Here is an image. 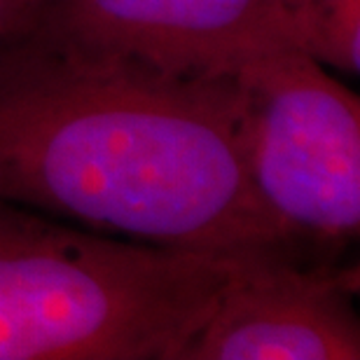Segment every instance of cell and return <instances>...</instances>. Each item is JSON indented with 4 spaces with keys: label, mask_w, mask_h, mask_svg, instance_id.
<instances>
[{
    "label": "cell",
    "mask_w": 360,
    "mask_h": 360,
    "mask_svg": "<svg viewBox=\"0 0 360 360\" xmlns=\"http://www.w3.org/2000/svg\"><path fill=\"white\" fill-rule=\"evenodd\" d=\"M0 199L148 246L297 257L250 185L232 75H171L38 28L0 54Z\"/></svg>",
    "instance_id": "obj_1"
},
{
    "label": "cell",
    "mask_w": 360,
    "mask_h": 360,
    "mask_svg": "<svg viewBox=\"0 0 360 360\" xmlns=\"http://www.w3.org/2000/svg\"><path fill=\"white\" fill-rule=\"evenodd\" d=\"M239 260L0 199V360H183Z\"/></svg>",
    "instance_id": "obj_2"
},
{
    "label": "cell",
    "mask_w": 360,
    "mask_h": 360,
    "mask_svg": "<svg viewBox=\"0 0 360 360\" xmlns=\"http://www.w3.org/2000/svg\"><path fill=\"white\" fill-rule=\"evenodd\" d=\"M250 185L295 255L337 262L360 229V101L326 66L276 47L232 73Z\"/></svg>",
    "instance_id": "obj_3"
},
{
    "label": "cell",
    "mask_w": 360,
    "mask_h": 360,
    "mask_svg": "<svg viewBox=\"0 0 360 360\" xmlns=\"http://www.w3.org/2000/svg\"><path fill=\"white\" fill-rule=\"evenodd\" d=\"M358 264L243 255L183 360H358Z\"/></svg>",
    "instance_id": "obj_4"
},
{
    "label": "cell",
    "mask_w": 360,
    "mask_h": 360,
    "mask_svg": "<svg viewBox=\"0 0 360 360\" xmlns=\"http://www.w3.org/2000/svg\"><path fill=\"white\" fill-rule=\"evenodd\" d=\"M35 28L183 77H225L292 47L271 0H45Z\"/></svg>",
    "instance_id": "obj_5"
},
{
    "label": "cell",
    "mask_w": 360,
    "mask_h": 360,
    "mask_svg": "<svg viewBox=\"0 0 360 360\" xmlns=\"http://www.w3.org/2000/svg\"><path fill=\"white\" fill-rule=\"evenodd\" d=\"M285 38L321 66L358 75L360 0H271Z\"/></svg>",
    "instance_id": "obj_6"
},
{
    "label": "cell",
    "mask_w": 360,
    "mask_h": 360,
    "mask_svg": "<svg viewBox=\"0 0 360 360\" xmlns=\"http://www.w3.org/2000/svg\"><path fill=\"white\" fill-rule=\"evenodd\" d=\"M45 0H0V54L38 26Z\"/></svg>",
    "instance_id": "obj_7"
}]
</instances>
